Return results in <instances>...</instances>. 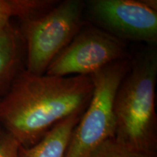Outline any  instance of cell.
<instances>
[{
    "label": "cell",
    "instance_id": "1",
    "mask_svg": "<svg viewBox=\"0 0 157 157\" xmlns=\"http://www.w3.org/2000/svg\"><path fill=\"white\" fill-rule=\"evenodd\" d=\"M90 76L36 75L22 71L0 98V124L30 147L59 121L85 110L93 95Z\"/></svg>",
    "mask_w": 157,
    "mask_h": 157
},
{
    "label": "cell",
    "instance_id": "2",
    "mask_svg": "<svg viewBox=\"0 0 157 157\" xmlns=\"http://www.w3.org/2000/svg\"><path fill=\"white\" fill-rule=\"evenodd\" d=\"M156 79L157 51L151 46L131 63L113 103L114 138L129 148L145 154H156Z\"/></svg>",
    "mask_w": 157,
    "mask_h": 157
},
{
    "label": "cell",
    "instance_id": "3",
    "mask_svg": "<svg viewBox=\"0 0 157 157\" xmlns=\"http://www.w3.org/2000/svg\"><path fill=\"white\" fill-rule=\"evenodd\" d=\"M130 65L124 58L90 76L94 84L93 95L72 132L65 157H90L114 137L115 96Z\"/></svg>",
    "mask_w": 157,
    "mask_h": 157
},
{
    "label": "cell",
    "instance_id": "4",
    "mask_svg": "<svg viewBox=\"0 0 157 157\" xmlns=\"http://www.w3.org/2000/svg\"><path fill=\"white\" fill-rule=\"evenodd\" d=\"M84 9L81 0H66L43 15L22 21L20 31L27 51L26 71L45 74L52 60L83 27Z\"/></svg>",
    "mask_w": 157,
    "mask_h": 157
},
{
    "label": "cell",
    "instance_id": "5",
    "mask_svg": "<svg viewBox=\"0 0 157 157\" xmlns=\"http://www.w3.org/2000/svg\"><path fill=\"white\" fill-rule=\"evenodd\" d=\"M127 58L122 40L95 26L82 27L52 60L45 74L56 76H90L109 64Z\"/></svg>",
    "mask_w": 157,
    "mask_h": 157
},
{
    "label": "cell",
    "instance_id": "6",
    "mask_svg": "<svg viewBox=\"0 0 157 157\" xmlns=\"http://www.w3.org/2000/svg\"><path fill=\"white\" fill-rule=\"evenodd\" d=\"M87 9L100 29L121 40L157 42L156 0H91Z\"/></svg>",
    "mask_w": 157,
    "mask_h": 157
},
{
    "label": "cell",
    "instance_id": "7",
    "mask_svg": "<svg viewBox=\"0 0 157 157\" xmlns=\"http://www.w3.org/2000/svg\"><path fill=\"white\" fill-rule=\"evenodd\" d=\"M83 112H76L59 121L33 146H21L18 157H65L71 136Z\"/></svg>",
    "mask_w": 157,
    "mask_h": 157
},
{
    "label": "cell",
    "instance_id": "8",
    "mask_svg": "<svg viewBox=\"0 0 157 157\" xmlns=\"http://www.w3.org/2000/svg\"><path fill=\"white\" fill-rule=\"evenodd\" d=\"M23 39L12 23L0 32V97L10 87L21 73Z\"/></svg>",
    "mask_w": 157,
    "mask_h": 157
},
{
    "label": "cell",
    "instance_id": "9",
    "mask_svg": "<svg viewBox=\"0 0 157 157\" xmlns=\"http://www.w3.org/2000/svg\"><path fill=\"white\" fill-rule=\"evenodd\" d=\"M52 1L40 0H0V32L10 24L13 17L21 21L36 16L53 5Z\"/></svg>",
    "mask_w": 157,
    "mask_h": 157
},
{
    "label": "cell",
    "instance_id": "10",
    "mask_svg": "<svg viewBox=\"0 0 157 157\" xmlns=\"http://www.w3.org/2000/svg\"><path fill=\"white\" fill-rule=\"evenodd\" d=\"M90 157H156V154H145L132 150L121 144L113 137L104 143Z\"/></svg>",
    "mask_w": 157,
    "mask_h": 157
},
{
    "label": "cell",
    "instance_id": "11",
    "mask_svg": "<svg viewBox=\"0 0 157 157\" xmlns=\"http://www.w3.org/2000/svg\"><path fill=\"white\" fill-rule=\"evenodd\" d=\"M21 145L0 124V157H18Z\"/></svg>",
    "mask_w": 157,
    "mask_h": 157
}]
</instances>
